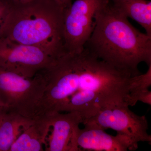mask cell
Wrapping results in <instances>:
<instances>
[{
	"label": "cell",
	"mask_w": 151,
	"mask_h": 151,
	"mask_svg": "<svg viewBox=\"0 0 151 151\" xmlns=\"http://www.w3.org/2000/svg\"><path fill=\"white\" fill-rule=\"evenodd\" d=\"M39 73L42 94L34 119L74 112L83 121L105 107L125 103L132 76L85 47L65 52Z\"/></svg>",
	"instance_id": "6da1fadb"
},
{
	"label": "cell",
	"mask_w": 151,
	"mask_h": 151,
	"mask_svg": "<svg viewBox=\"0 0 151 151\" xmlns=\"http://www.w3.org/2000/svg\"><path fill=\"white\" fill-rule=\"evenodd\" d=\"M84 47L132 76L141 74V63L151 64V36L134 27L110 1L95 15L94 29Z\"/></svg>",
	"instance_id": "7a4b0ae2"
},
{
	"label": "cell",
	"mask_w": 151,
	"mask_h": 151,
	"mask_svg": "<svg viewBox=\"0 0 151 151\" xmlns=\"http://www.w3.org/2000/svg\"><path fill=\"white\" fill-rule=\"evenodd\" d=\"M64 10L56 0L13 2L0 37L40 47L55 59L65 52Z\"/></svg>",
	"instance_id": "3957f363"
},
{
	"label": "cell",
	"mask_w": 151,
	"mask_h": 151,
	"mask_svg": "<svg viewBox=\"0 0 151 151\" xmlns=\"http://www.w3.org/2000/svg\"><path fill=\"white\" fill-rule=\"evenodd\" d=\"M42 94L39 71L27 77L0 67V104L34 119Z\"/></svg>",
	"instance_id": "277c9868"
},
{
	"label": "cell",
	"mask_w": 151,
	"mask_h": 151,
	"mask_svg": "<svg viewBox=\"0 0 151 151\" xmlns=\"http://www.w3.org/2000/svg\"><path fill=\"white\" fill-rule=\"evenodd\" d=\"M82 124L86 128L112 129L136 144L141 142L151 144L147 118L135 114L125 103L105 107L94 116L84 120Z\"/></svg>",
	"instance_id": "5b68a950"
},
{
	"label": "cell",
	"mask_w": 151,
	"mask_h": 151,
	"mask_svg": "<svg viewBox=\"0 0 151 151\" xmlns=\"http://www.w3.org/2000/svg\"><path fill=\"white\" fill-rule=\"evenodd\" d=\"M109 0H75L64 9L63 32L65 52L82 51L92 34L95 15Z\"/></svg>",
	"instance_id": "8992f818"
},
{
	"label": "cell",
	"mask_w": 151,
	"mask_h": 151,
	"mask_svg": "<svg viewBox=\"0 0 151 151\" xmlns=\"http://www.w3.org/2000/svg\"><path fill=\"white\" fill-rule=\"evenodd\" d=\"M54 58L42 49L0 37V67L32 77Z\"/></svg>",
	"instance_id": "52a82bcc"
},
{
	"label": "cell",
	"mask_w": 151,
	"mask_h": 151,
	"mask_svg": "<svg viewBox=\"0 0 151 151\" xmlns=\"http://www.w3.org/2000/svg\"><path fill=\"white\" fill-rule=\"evenodd\" d=\"M50 129L45 151H80L77 143L79 125L83 119L77 112L56 113L48 116Z\"/></svg>",
	"instance_id": "ba28073f"
},
{
	"label": "cell",
	"mask_w": 151,
	"mask_h": 151,
	"mask_svg": "<svg viewBox=\"0 0 151 151\" xmlns=\"http://www.w3.org/2000/svg\"><path fill=\"white\" fill-rule=\"evenodd\" d=\"M77 143L80 151H134L138 148V144L124 135L113 136L105 130L86 127L78 130Z\"/></svg>",
	"instance_id": "9c48e42d"
},
{
	"label": "cell",
	"mask_w": 151,
	"mask_h": 151,
	"mask_svg": "<svg viewBox=\"0 0 151 151\" xmlns=\"http://www.w3.org/2000/svg\"><path fill=\"white\" fill-rule=\"evenodd\" d=\"M50 127L47 117L33 119L14 142L9 151H44Z\"/></svg>",
	"instance_id": "30bf717a"
},
{
	"label": "cell",
	"mask_w": 151,
	"mask_h": 151,
	"mask_svg": "<svg viewBox=\"0 0 151 151\" xmlns=\"http://www.w3.org/2000/svg\"><path fill=\"white\" fill-rule=\"evenodd\" d=\"M33 119L5 108L0 115V151H9L11 146Z\"/></svg>",
	"instance_id": "8fae6325"
},
{
	"label": "cell",
	"mask_w": 151,
	"mask_h": 151,
	"mask_svg": "<svg viewBox=\"0 0 151 151\" xmlns=\"http://www.w3.org/2000/svg\"><path fill=\"white\" fill-rule=\"evenodd\" d=\"M116 11L127 18L138 22L151 36V1L147 0H114L110 1Z\"/></svg>",
	"instance_id": "7c38bea8"
},
{
	"label": "cell",
	"mask_w": 151,
	"mask_h": 151,
	"mask_svg": "<svg viewBox=\"0 0 151 151\" xmlns=\"http://www.w3.org/2000/svg\"><path fill=\"white\" fill-rule=\"evenodd\" d=\"M151 86V64L149 65L146 73L131 77L129 94L125 101L126 104L129 106H134L138 97L149 90Z\"/></svg>",
	"instance_id": "4fadbf2b"
},
{
	"label": "cell",
	"mask_w": 151,
	"mask_h": 151,
	"mask_svg": "<svg viewBox=\"0 0 151 151\" xmlns=\"http://www.w3.org/2000/svg\"><path fill=\"white\" fill-rule=\"evenodd\" d=\"M13 2L11 0H0V35L10 11Z\"/></svg>",
	"instance_id": "5bb4252c"
},
{
	"label": "cell",
	"mask_w": 151,
	"mask_h": 151,
	"mask_svg": "<svg viewBox=\"0 0 151 151\" xmlns=\"http://www.w3.org/2000/svg\"><path fill=\"white\" fill-rule=\"evenodd\" d=\"M58 3L64 9L66 8L70 5L73 0H56Z\"/></svg>",
	"instance_id": "9a60e30c"
},
{
	"label": "cell",
	"mask_w": 151,
	"mask_h": 151,
	"mask_svg": "<svg viewBox=\"0 0 151 151\" xmlns=\"http://www.w3.org/2000/svg\"><path fill=\"white\" fill-rule=\"evenodd\" d=\"M14 3H24L30 1L32 0H11Z\"/></svg>",
	"instance_id": "2e32d148"
},
{
	"label": "cell",
	"mask_w": 151,
	"mask_h": 151,
	"mask_svg": "<svg viewBox=\"0 0 151 151\" xmlns=\"http://www.w3.org/2000/svg\"><path fill=\"white\" fill-rule=\"evenodd\" d=\"M6 107H4L2 105H1L0 104V115L1 114V113H2L3 111H4V109H5Z\"/></svg>",
	"instance_id": "e0dca14e"
},
{
	"label": "cell",
	"mask_w": 151,
	"mask_h": 151,
	"mask_svg": "<svg viewBox=\"0 0 151 151\" xmlns=\"http://www.w3.org/2000/svg\"><path fill=\"white\" fill-rule=\"evenodd\" d=\"M109 1H114V0H109Z\"/></svg>",
	"instance_id": "ac0fdd59"
}]
</instances>
